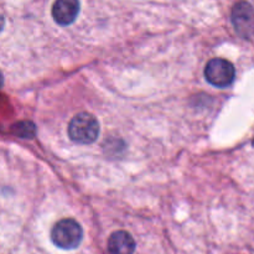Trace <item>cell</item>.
I'll return each mask as SVG.
<instances>
[{"label": "cell", "mask_w": 254, "mask_h": 254, "mask_svg": "<svg viewBox=\"0 0 254 254\" xmlns=\"http://www.w3.org/2000/svg\"><path fill=\"white\" fill-rule=\"evenodd\" d=\"M68 135L72 141L77 144H92L99 135V123L94 116L86 113H78L71 119L68 124Z\"/></svg>", "instance_id": "6da1fadb"}, {"label": "cell", "mask_w": 254, "mask_h": 254, "mask_svg": "<svg viewBox=\"0 0 254 254\" xmlns=\"http://www.w3.org/2000/svg\"><path fill=\"white\" fill-rule=\"evenodd\" d=\"M83 238V230L77 221L64 218L54 226L51 240L55 246L61 250H74L78 247Z\"/></svg>", "instance_id": "7a4b0ae2"}, {"label": "cell", "mask_w": 254, "mask_h": 254, "mask_svg": "<svg viewBox=\"0 0 254 254\" xmlns=\"http://www.w3.org/2000/svg\"><path fill=\"white\" fill-rule=\"evenodd\" d=\"M207 82L217 88H226L235 81L236 69L230 61L223 59H212L205 67Z\"/></svg>", "instance_id": "3957f363"}, {"label": "cell", "mask_w": 254, "mask_h": 254, "mask_svg": "<svg viewBox=\"0 0 254 254\" xmlns=\"http://www.w3.org/2000/svg\"><path fill=\"white\" fill-rule=\"evenodd\" d=\"M232 22L242 36H250L254 30V9L250 2L241 1L233 7Z\"/></svg>", "instance_id": "277c9868"}, {"label": "cell", "mask_w": 254, "mask_h": 254, "mask_svg": "<svg viewBox=\"0 0 254 254\" xmlns=\"http://www.w3.org/2000/svg\"><path fill=\"white\" fill-rule=\"evenodd\" d=\"M79 0H56L52 6V17L61 26H68L77 19Z\"/></svg>", "instance_id": "5b68a950"}, {"label": "cell", "mask_w": 254, "mask_h": 254, "mask_svg": "<svg viewBox=\"0 0 254 254\" xmlns=\"http://www.w3.org/2000/svg\"><path fill=\"white\" fill-rule=\"evenodd\" d=\"M135 251V241L126 231L112 233L108 240V252L111 254H133Z\"/></svg>", "instance_id": "8992f818"}, {"label": "cell", "mask_w": 254, "mask_h": 254, "mask_svg": "<svg viewBox=\"0 0 254 254\" xmlns=\"http://www.w3.org/2000/svg\"><path fill=\"white\" fill-rule=\"evenodd\" d=\"M12 131L22 139H31L36 134V128L31 122H20L12 127Z\"/></svg>", "instance_id": "52a82bcc"}, {"label": "cell", "mask_w": 254, "mask_h": 254, "mask_svg": "<svg viewBox=\"0 0 254 254\" xmlns=\"http://www.w3.org/2000/svg\"><path fill=\"white\" fill-rule=\"evenodd\" d=\"M4 25H5V19H4V16H1V15H0V32H1L2 29H4Z\"/></svg>", "instance_id": "ba28073f"}, {"label": "cell", "mask_w": 254, "mask_h": 254, "mask_svg": "<svg viewBox=\"0 0 254 254\" xmlns=\"http://www.w3.org/2000/svg\"><path fill=\"white\" fill-rule=\"evenodd\" d=\"M2 86V76H1V73H0V87Z\"/></svg>", "instance_id": "9c48e42d"}, {"label": "cell", "mask_w": 254, "mask_h": 254, "mask_svg": "<svg viewBox=\"0 0 254 254\" xmlns=\"http://www.w3.org/2000/svg\"><path fill=\"white\" fill-rule=\"evenodd\" d=\"M253 145H254V141H253Z\"/></svg>", "instance_id": "30bf717a"}]
</instances>
